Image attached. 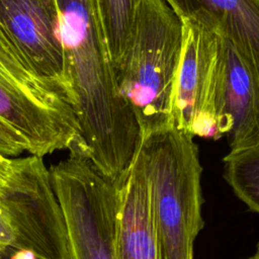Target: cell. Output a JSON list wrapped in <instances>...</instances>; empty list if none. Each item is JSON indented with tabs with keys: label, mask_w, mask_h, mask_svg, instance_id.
Returning <instances> with one entry per match:
<instances>
[{
	"label": "cell",
	"mask_w": 259,
	"mask_h": 259,
	"mask_svg": "<svg viewBox=\"0 0 259 259\" xmlns=\"http://www.w3.org/2000/svg\"><path fill=\"white\" fill-rule=\"evenodd\" d=\"M0 26L32 70L71 99L57 0H0Z\"/></svg>",
	"instance_id": "cell-8"
},
{
	"label": "cell",
	"mask_w": 259,
	"mask_h": 259,
	"mask_svg": "<svg viewBox=\"0 0 259 259\" xmlns=\"http://www.w3.org/2000/svg\"><path fill=\"white\" fill-rule=\"evenodd\" d=\"M151 191L162 259H193L204 226L202 167L193 137L174 126L141 138L134 157Z\"/></svg>",
	"instance_id": "cell-3"
},
{
	"label": "cell",
	"mask_w": 259,
	"mask_h": 259,
	"mask_svg": "<svg viewBox=\"0 0 259 259\" xmlns=\"http://www.w3.org/2000/svg\"><path fill=\"white\" fill-rule=\"evenodd\" d=\"M26 151L24 140L2 118H0V155L17 157Z\"/></svg>",
	"instance_id": "cell-14"
},
{
	"label": "cell",
	"mask_w": 259,
	"mask_h": 259,
	"mask_svg": "<svg viewBox=\"0 0 259 259\" xmlns=\"http://www.w3.org/2000/svg\"><path fill=\"white\" fill-rule=\"evenodd\" d=\"M2 259H36L35 256L25 250H15V249H7L3 255Z\"/></svg>",
	"instance_id": "cell-17"
},
{
	"label": "cell",
	"mask_w": 259,
	"mask_h": 259,
	"mask_svg": "<svg viewBox=\"0 0 259 259\" xmlns=\"http://www.w3.org/2000/svg\"><path fill=\"white\" fill-rule=\"evenodd\" d=\"M182 21L183 47L173 94V125L193 138L219 139L215 95L222 36L198 23Z\"/></svg>",
	"instance_id": "cell-7"
},
{
	"label": "cell",
	"mask_w": 259,
	"mask_h": 259,
	"mask_svg": "<svg viewBox=\"0 0 259 259\" xmlns=\"http://www.w3.org/2000/svg\"><path fill=\"white\" fill-rule=\"evenodd\" d=\"M245 259H259V243H258L257 246H256L255 252H254L251 256H249V257H247V258H245Z\"/></svg>",
	"instance_id": "cell-18"
},
{
	"label": "cell",
	"mask_w": 259,
	"mask_h": 259,
	"mask_svg": "<svg viewBox=\"0 0 259 259\" xmlns=\"http://www.w3.org/2000/svg\"><path fill=\"white\" fill-rule=\"evenodd\" d=\"M0 197L14 235L12 249L36 259H71L64 212L42 158H13Z\"/></svg>",
	"instance_id": "cell-6"
},
{
	"label": "cell",
	"mask_w": 259,
	"mask_h": 259,
	"mask_svg": "<svg viewBox=\"0 0 259 259\" xmlns=\"http://www.w3.org/2000/svg\"><path fill=\"white\" fill-rule=\"evenodd\" d=\"M0 118L42 158L70 149L80 128L67 92L39 77L0 26Z\"/></svg>",
	"instance_id": "cell-4"
},
{
	"label": "cell",
	"mask_w": 259,
	"mask_h": 259,
	"mask_svg": "<svg viewBox=\"0 0 259 259\" xmlns=\"http://www.w3.org/2000/svg\"><path fill=\"white\" fill-rule=\"evenodd\" d=\"M49 170L64 212L71 259H116L115 184L76 149Z\"/></svg>",
	"instance_id": "cell-5"
},
{
	"label": "cell",
	"mask_w": 259,
	"mask_h": 259,
	"mask_svg": "<svg viewBox=\"0 0 259 259\" xmlns=\"http://www.w3.org/2000/svg\"><path fill=\"white\" fill-rule=\"evenodd\" d=\"M223 162V176L235 195L259 213V145L230 151Z\"/></svg>",
	"instance_id": "cell-12"
},
{
	"label": "cell",
	"mask_w": 259,
	"mask_h": 259,
	"mask_svg": "<svg viewBox=\"0 0 259 259\" xmlns=\"http://www.w3.org/2000/svg\"><path fill=\"white\" fill-rule=\"evenodd\" d=\"M138 0H95L113 69L119 65L132 32Z\"/></svg>",
	"instance_id": "cell-13"
},
{
	"label": "cell",
	"mask_w": 259,
	"mask_h": 259,
	"mask_svg": "<svg viewBox=\"0 0 259 259\" xmlns=\"http://www.w3.org/2000/svg\"><path fill=\"white\" fill-rule=\"evenodd\" d=\"M114 184L116 259H162L151 191L135 158L128 170Z\"/></svg>",
	"instance_id": "cell-10"
},
{
	"label": "cell",
	"mask_w": 259,
	"mask_h": 259,
	"mask_svg": "<svg viewBox=\"0 0 259 259\" xmlns=\"http://www.w3.org/2000/svg\"><path fill=\"white\" fill-rule=\"evenodd\" d=\"M183 47V21L165 0H138L115 79L141 138L173 125V94Z\"/></svg>",
	"instance_id": "cell-2"
},
{
	"label": "cell",
	"mask_w": 259,
	"mask_h": 259,
	"mask_svg": "<svg viewBox=\"0 0 259 259\" xmlns=\"http://www.w3.org/2000/svg\"><path fill=\"white\" fill-rule=\"evenodd\" d=\"M14 247V235L10 228L4 206L0 197V251L2 254L7 249Z\"/></svg>",
	"instance_id": "cell-15"
},
{
	"label": "cell",
	"mask_w": 259,
	"mask_h": 259,
	"mask_svg": "<svg viewBox=\"0 0 259 259\" xmlns=\"http://www.w3.org/2000/svg\"><path fill=\"white\" fill-rule=\"evenodd\" d=\"M2 255H3V254H2V252L0 251V259H2Z\"/></svg>",
	"instance_id": "cell-19"
},
{
	"label": "cell",
	"mask_w": 259,
	"mask_h": 259,
	"mask_svg": "<svg viewBox=\"0 0 259 259\" xmlns=\"http://www.w3.org/2000/svg\"><path fill=\"white\" fill-rule=\"evenodd\" d=\"M215 125L218 137L226 136L230 151L259 145V71L224 37Z\"/></svg>",
	"instance_id": "cell-9"
},
{
	"label": "cell",
	"mask_w": 259,
	"mask_h": 259,
	"mask_svg": "<svg viewBox=\"0 0 259 259\" xmlns=\"http://www.w3.org/2000/svg\"><path fill=\"white\" fill-rule=\"evenodd\" d=\"M70 93L83 151L112 183L128 170L141 141L120 95L95 0H57Z\"/></svg>",
	"instance_id": "cell-1"
},
{
	"label": "cell",
	"mask_w": 259,
	"mask_h": 259,
	"mask_svg": "<svg viewBox=\"0 0 259 259\" xmlns=\"http://www.w3.org/2000/svg\"><path fill=\"white\" fill-rule=\"evenodd\" d=\"M12 160L0 155V194L5 187L12 171Z\"/></svg>",
	"instance_id": "cell-16"
},
{
	"label": "cell",
	"mask_w": 259,
	"mask_h": 259,
	"mask_svg": "<svg viewBox=\"0 0 259 259\" xmlns=\"http://www.w3.org/2000/svg\"><path fill=\"white\" fill-rule=\"evenodd\" d=\"M177 15L229 40L259 71V0H165Z\"/></svg>",
	"instance_id": "cell-11"
}]
</instances>
